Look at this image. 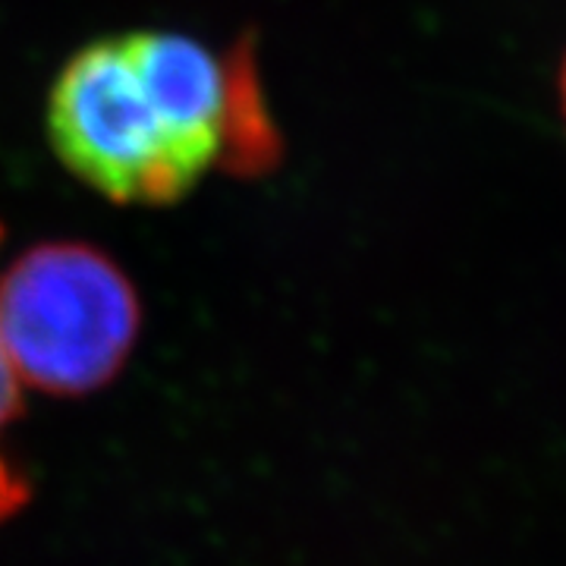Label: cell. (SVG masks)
I'll return each mask as SVG.
<instances>
[{"label": "cell", "instance_id": "obj_2", "mask_svg": "<svg viewBox=\"0 0 566 566\" xmlns=\"http://www.w3.org/2000/svg\"><path fill=\"white\" fill-rule=\"evenodd\" d=\"M139 331L129 281L95 249H32L0 283V337L20 381L51 394L102 387Z\"/></svg>", "mask_w": 566, "mask_h": 566}, {"label": "cell", "instance_id": "obj_4", "mask_svg": "<svg viewBox=\"0 0 566 566\" xmlns=\"http://www.w3.org/2000/svg\"><path fill=\"white\" fill-rule=\"evenodd\" d=\"M564 104H566V70H564Z\"/></svg>", "mask_w": 566, "mask_h": 566}, {"label": "cell", "instance_id": "obj_3", "mask_svg": "<svg viewBox=\"0 0 566 566\" xmlns=\"http://www.w3.org/2000/svg\"><path fill=\"white\" fill-rule=\"evenodd\" d=\"M17 412H20V375L10 363L3 337H0V516H10L25 497L22 482L17 479V469L3 453V441H7V431L13 428Z\"/></svg>", "mask_w": 566, "mask_h": 566}, {"label": "cell", "instance_id": "obj_1", "mask_svg": "<svg viewBox=\"0 0 566 566\" xmlns=\"http://www.w3.org/2000/svg\"><path fill=\"white\" fill-rule=\"evenodd\" d=\"M48 129L61 161L117 202H174L211 170L142 76L126 35L95 41L63 66Z\"/></svg>", "mask_w": 566, "mask_h": 566}]
</instances>
